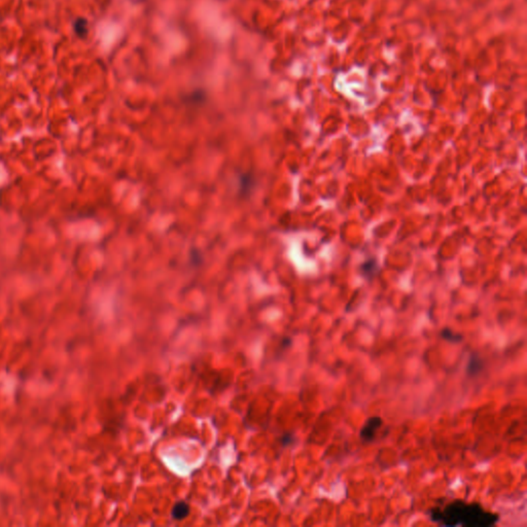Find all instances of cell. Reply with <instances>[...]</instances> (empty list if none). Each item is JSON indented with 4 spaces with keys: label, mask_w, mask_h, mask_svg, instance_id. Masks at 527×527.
Listing matches in <instances>:
<instances>
[{
    "label": "cell",
    "mask_w": 527,
    "mask_h": 527,
    "mask_svg": "<svg viewBox=\"0 0 527 527\" xmlns=\"http://www.w3.org/2000/svg\"><path fill=\"white\" fill-rule=\"evenodd\" d=\"M383 426V419L379 416H373L366 420L360 428L359 438L364 443H371L377 437V433Z\"/></svg>",
    "instance_id": "cell-2"
},
{
    "label": "cell",
    "mask_w": 527,
    "mask_h": 527,
    "mask_svg": "<svg viewBox=\"0 0 527 527\" xmlns=\"http://www.w3.org/2000/svg\"><path fill=\"white\" fill-rule=\"evenodd\" d=\"M429 520L446 527H492L499 521L496 513L485 510L479 503H466L454 499L443 507L428 511Z\"/></svg>",
    "instance_id": "cell-1"
},
{
    "label": "cell",
    "mask_w": 527,
    "mask_h": 527,
    "mask_svg": "<svg viewBox=\"0 0 527 527\" xmlns=\"http://www.w3.org/2000/svg\"><path fill=\"white\" fill-rule=\"evenodd\" d=\"M483 360L478 355H471L466 367V372L469 376H477L483 370Z\"/></svg>",
    "instance_id": "cell-4"
},
{
    "label": "cell",
    "mask_w": 527,
    "mask_h": 527,
    "mask_svg": "<svg viewBox=\"0 0 527 527\" xmlns=\"http://www.w3.org/2000/svg\"><path fill=\"white\" fill-rule=\"evenodd\" d=\"M292 440H293V437L290 435H285L283 436L282 438V444L283 445H287V444H290L292 443Z\"/></svg>",
    "instance_id": "cell-9"
},
{
    "label": "cell",
    "mask_w": 527,
    "mask_h": 527,
    "mask_svg": "<svg viewBox=\"0 0 527 527\" xmlns=\"http://www.w3.org/2000/svg\"><path fill=\"white\" fill-rule=\"evenodd\" d=\"M253 176L251 175H243L241 178H240V188L242 189L243 192H246L247 190L249 191L252 189L253 187Z\"/></svg>",
    "instance_id": "cell-7"
},
{
    "label": "cell",
    "mask_w": 527,
    "mask_h": 527,
    "mask_svg": "<svg viewBox=\"0 0 527 527\" xmlns=\"http://www.w3.org/2000/svg\"><path fill=\"white\" fill-rule=\"evenodd\" d=\"M73 28H74L75 34L78 37L85 38L88 35V32H89L88 21L86 19H84V18L76 19L75 22L73 23Z\"/></svg>",
    "instance_id": "cell-5"
},
{
    "label": "cell",
    "mask_w": 527,
    "mask_h": 527,
    "mask_svg": "<svg viewBox=\"0 0 527 527\" xmlns=\"http://www.w3.org/2000/svg\"><path fill=\"white\" fill-rule=\"evenodd\" d=\"M441 337L446 340V341H449L451 343H460L461 341H462V336L460 335V334H456V332H454L453 330L449 329H442L441 331Z\"/></svg>",
    "instance_id": "cell-6"
},
{
    "label": "cell",
    "mask_w": 527,
    "mask_h": 527,
    "mask_svg": "<svg viewBox=\"0 0 527 527\" xmlns=\"http://www.w3.org/2000/svg\"><path fill=\"white\" fill-rule=\"evenodd\" d=\"M365 275H373L374 271L377 270V264L375 261H369L362 266Z\"/></svg>",
    "instance_id": "cell-8"
},
{
    "label": "cell",
    "mask_w": 527,
    "mask_h": 527,
    "mask_svg": "<svg viewBox=\"0 0 527 527\" xmlns=\"http://www.w3.org/2000/svg\"><path fill=\"white\" fill-rule=\"evenodd\" d=\"M190 513V505L185 501H179L176 502L171 509V517L176 521H183L189 517Z\"/></svg>",
    "instance_id": "cell-3"
}]
</instances>
